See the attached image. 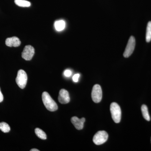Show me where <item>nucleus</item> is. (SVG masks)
I'll use <instances>...</instances> for the list:
<instances>
[{
    "mask_svg": "<svg viewBox=\"0 0 151 151\" xmlns=\"http://www.w3.org/2000/svg\"><path fill=\"white\" fill-rule=\"evenodd\" d=\"M108 133L104 131H99L94 135L93 141L95 145H102L108 140Z\"/></svg>",
    "mask_w": 151,
    "mask_h": 151,
    "instance_id": "20e7f679",
    "label": "nucleus"
},
{
    "mask_svg": "<svg viewBox=\"0 0 151 151\" xmlns=\"http://www.w3.org/2000/svg\"><path fill=\"white\" fill-rule=\"evenodd\" d=\"M111 116L113 121L116 123H120L122 116V111L120 106L116 103H111L110 106Z\"/></svg>",
    "mask_w": 151,
    "mask_h": 151,
    "instance_id": "f03ea898",
    "label": "nucleus"
},
{
    "mask_svg": "<svg viewBox=\"0 0 151 151\" xmlns=\"http://www.w3.org/2000/svg\"><path fill=\"white\" fill-rule=\"evenodd\" d=\"M58 100L59 103L62 104H67L70 102V96L67 90L65 89H61L60 91Z\"/></svg>",
    "mask_w": 151,
    "mask_h": 151,
    "instance_id": "6e6552de",
    "label": "nucleus"
},
{
    "mask_svg": "<svg viewBox=\"0 0 151 151\" xmlns=\"http://www.w3.org/2000/svg\"><path fill=\"white\" fill-rule=\"evenodd\" d=\"M0 130L4 133H8L10 131V127L9 124L5 122H1L0 123Z\"/></svg>",
    "mask_w": 151,
    "mask_h": 151,
    "instance_id": "dca6fc26",
    "label": "nucleus"
},
{
    "mask_svg": "<svg viewBox=\"0 0 151 151\" xmlns=\"http://www.w3.org/2000/svg\"><path fill=\"white\" fill-rule=\"evenodd\" d=\"M92 100L95 103H100L102 98V90L99 84H95L93 86L92 92Z\"/></svg>",
    "mask_w": 151,
    "mask_h": 151,
    "instance_id": "39448f33",
    "label": "nucleus"
},
{
    "mask_svg": "<svg viewBox=\"0 0 151 151\" xmlns=\"http://www.w3.org/2000/svg\"><path fill=\"white\" fill-rule=\"evenodd\" d=\"M146 40L147 42H150L151 40V22H149L147 26Z\"/></svg>",
    "mask_w": 151,
    "mask_h": 151,
    "instance_id": "2eb2a0df",
    "label": "nucleus"
},
{
    "mask_svg": "<svg viewBox=\"0 0 151 151\" xmlns=\"http://www.w3.org/2000/svg\"><path fill=\"white\" fill-rule=\"evenodd\" d=\"M79 76H80V75H79V74H78V73L75 74V75L73 76V81L75 82H78Z\"/></svg>",
    "mask_w": 151,
    "mask_h": 151,
    "instance_id": "a211bd4d",
    "label": "nucleus"
},
{
    "mask_svg": "<svg viewBox=\"0 0 151 151\" xmlns=\"http://www.w3.org/2000/svg\"><path fill=\"white\" fill-rule=\"evenodd\" d=\"M27 74L25 71L22 69L19 70L16 78L17 84L19 87L22 89H24L27 83Z\"/></svg>",
    "mask_w": 151,
    "mask_h": 151,
    "instance_id": "7ed1b4c3",
    "label": "nucleus"
},
{
    "mask_svg": "<svg viewBox=\"0 0 151 151\" xmlns=\"http://www.w3.org/2000/svg\"><path fill=\"white\" fill-rule=\"evenodd\" d=\"M136 41L135 38L131 36L129 39L128 44L124 53V56L125 58L129 57L132 54L134 50Z\"/></svg>",
    "mask_w": 151,
    "mask_h": 151,
    "instance_id": "423d86ee",
    "label": "nucleus"
},
{
    "mask_svg": "<svg viewBox=\"0 0 151 151\" xmlns=\"http://www.w3.org/2000/svg\"><path fill=\"white\" fill-rule=\"evenodd\" d=\"M72 74V72L70 70H65L64 72V75L66 77H69Z\"/></svg>",
    "mask_w": 151,
    "mask_h": 151,
    "instance_id": "f3484780",
    "label": "nucleus"
},
{
    "mask_svg": "<svg viewBox=\"0 0 151 151\" xmlns=\"http://www.w3.org/2000/svg\"><path fill=\"white\" fill-rule=\"evenodd\" d=\"M141 110H142V113L144 119L147 121H150V115H149L148 110L147 106L146 105H142Z\"/></svg>",
    "mask_w": 151,
    "mask_h": 151,
    "instance_id": "f8f14e48",
    "label": "nucleus"
},
{
    "mask_svg": "<svg viewBox=\"0 0 151 151\" xmlns=\"http://www.w3.org/2000/svg\"><path fill=\"white\" fill-rule=\"evenodd\" d=\"M31 151H39V150L37 149H32L30 150Z\"/></svg>",
    "mask_w": 151,
    "mask_h": 151,
    "instance_id": "aec40b11",
    "label": "nucleus"
},
{
    "mask_svg": "<svg viewBox=\"0 0 151 151\" xmlns=\"http://www.w3.org/2000/svg\"><path fill=\"white\" fill-rule=\"evenodd\" d=\"M35 54V49L31 45H28L25 47L22 52V58L26 60H30L32 59Z\"/></svg>",
    "mask_w": 151,
    "mask_h": 151,
    "instance_id": "0eeeda50",
    "label": "nucleus"
},
{
    "mask_svg": "<svg viewBox=\"0 0 151 151\" xmlns=\"http://www.w3.org/2000/svg\"><path fill=\"white\" fill-rule=\"evenodd\" d=\"M4 100V96L1 92V89H0V103L2 102Z\"/></svg>",
    "mask_w": 151,
    "mask_h": 151,
    "instance_id": "6ab92c4d",
    "label": "nucleus"
},
{
    "mask_svg": "<svg viewBox=\"0 0 151 151\" xmlns=\"http://www.w3.org/2000/svg\"><path fill=\"white\" fill-rule=\"evenodd\" d=\"M5 42L6 45L10 47H17L21 45L20 40L16 37L8 38L6 39Z\"/></svg>",
    "mask_w": 151,
    "mask_h": 151,
    "instance_id": "9d476101",
    "label": "nucleus"
},
{
    "mask_svg": "<svg viewBox=\"0 0 151 151\" xmlns=\"http://www.w3.org/2000/svg\"><path fill=\"white\" fill-rule=\"evenodd\" d=\"M85 122V118L79 119L76 116H74L71 119V122L77 130H80L83 129L84 124Z\"/></svg>",
    "mask_w": 151,
    "mask_h": 151,
    "instance_id": "1a4fd4ad",
    "label": "nucleus"
},
{
    "mask_svg": "<svg viewBox=\"0 0 151 151\" xmlns=\"http://www.w3.org/2000/svg\"><path fill=\"white\" fill-rule=\"evenodd\" d=\"M54 26L55 29L58 31H61L65 29V22L63 20L57 21L55 22Z\"/></svg>",
    "mask_w": 151,
    "mask_h": 151,
    "instance_id": "9b49d317",
    "label": "nucleus"
},
{
    "mask_svg": "<svg viewBox=\"0 0 151 151\" xmlns=\"http://www.w3.org/2000/svg\"><path fill=\"white\" fill-rule=\"evenodd\" d=\"M42 100L44 105L49 111L53 112L57 110L56 103L47 92H44L42 94Z\"/></svg>",
    "mask_w": 151,
    "mask_h": 151,
    "instance_id": "f257e3e1",
    "label": "nucleus"
},
{
    "mask_svg": "<svg viewBox=\"0 0 151 151\" xmlns=\"http://www.w3.org/2000/svg\"><path fill=\"white\" fill-rule=\"evenodd\" d=\"M35 133L37 136L41 139L45 140L47 139V135L45 132L39 128L35 129Z\"/></svg>",
    "mask_w": 151,
    "mask_h": 151,
    "instance_id": "4468645a",
    "label": "nucleus"
},
{
    "mask_svg": "<svg viewBox=\"0 0 151 151\" xmlns=\"http://www.w3.org/2000/svg\"><path fill=\"white\" fill-rule=\"evenodd\" d=\"M14 2L17 5L22 7H28L31 6V3L26 0H14Z\"/></svg>",
    "mask_w": 151,
    "mask_h": 151,
    "instance_id": "ddd939ff",
    "label": "nucleus"
}]
</instances>
